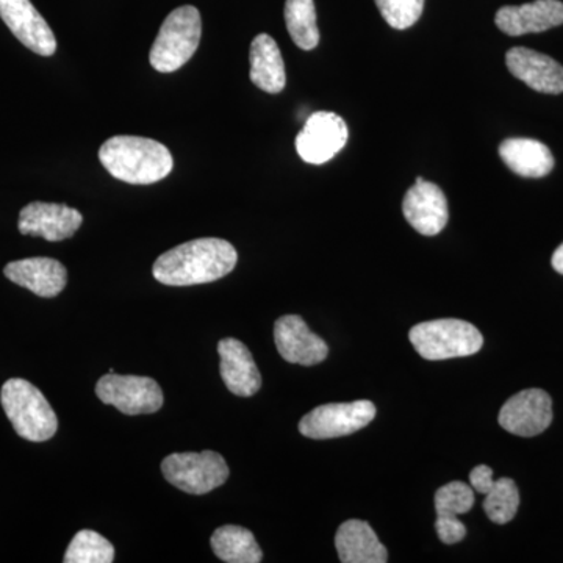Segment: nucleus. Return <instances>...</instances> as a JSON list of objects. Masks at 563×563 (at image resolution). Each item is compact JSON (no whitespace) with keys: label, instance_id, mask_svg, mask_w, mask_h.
<instances>
[{"label":"nucleus","instance_id":"f257e3e1","mask_svg":"<svg viewBox=\"0 0 563 563\" xmlns=\"http://www.w3.org/2000/svg\"><path fill=\"white\" fill-rule=\"evenodd\" d=\"M239 254L221 239H199L165 252L154 263L155 280L169 287H190L220 280L233 272Z\"/></svg>","mask_w":563,"mask_h":563},{"label":"nucleus","instance_id":"f03ea898","mask_svg":"<svg viewBox=\"0 0 563 563\" xmlns=\"http://www.w3.org/2000/svg\"><path fill=\"white\" fill-rule=\"evenodd\" d=\"M99 161L114 179L132 185L161 181L174 166L172 152L165 144L131 135L107 140L99 150Z\"/></svg>","mask_w":563,"mask_h":563},{"label":"nucleus","instance_id":"7ed1b4c3","mask_svg":"<svg viewBox=\"0 0 563 563\" xmlns=\"http://www.w3.org/2000/svg\"><path fill=\"white\" fill-rule=\"evenodd\" d=\"M0 402L14 431L29 442H47L58 429V418L43 393L24 379H10L0 391Z\"/></svg>","mask_w":563,"mask_h":563},{"label":"nucleus","instance_id":"20e7f679","mask_svg":"<svg viewBox=\"0 0 563 563\" xmlns=\"http://www.w3.org/2000/svg\"><path fill=\"white\" fill-rule=\"evenodd\" d=\"M201 35V13L196 7L184 5L172 11L152 46V68L163 74L180 69L198 51Z\"/></svg>","mask_w":563,"mask_h":563},{"label":"nucleus","instance_id":"39448f33","mask_svg":"<svg viewBox=\"0 0 563 563\" xmlns=\"http://www.w3.org/2000/svg\"><path fill=\"white\" fill-rule=\"evenodd\" d=\"M415 350L426 361L468 357L481 351L483 333L472 322L462 320H433L413 325L409 332Z\"/></svg>","mask_w":563,"mask_h":563},{"label":"nucleus","instance_id":"423d86ee","mask_svg":"<svg viewBox=\"0 0 563 563\" xmlns=\"http://www.w3.org/2000/svg\"><path fill=\"white\" fill-rule=\"evenodd\" d=\"M162 473L169 484L190 495H206L229 479L228 463L214 451L168 455Z\"/></svg>","mask_w":563,"mask_h":563},{"label":"nucleus","instance_id":"0eeeda50","mask_svg":"<svg viewBox=\"0 0 563 563\" xmlns=\"http://www.w3.org/2000/svg\"><path fill=\"white\" fill-rule=\"evenodd\" d=\"M374 417L372 401L324 404L302 418L299 432L312 440L339 439L366 428Z\"/></svg>","mask_w":563,"mask_h":563},{"label":"nucleus","instance_id":"6e6552de","mask_svg":"<svg viewBox=\"0 0 563 563\" xmlns=\"http://www.w3.org/2000/svg\"><path fill=\"white\" fill-rule=\"evenodd\" d=\"M96 395L103 404L117 407L124 415H150L163 407L161 385L151 377L106 374L96 385Z\"/></svg>","mask_w":563,"mask_h":563},{"label":"nucleus","instance_id":"1a4fd4ad","mask_svg":"<svg viewBox=\"0 0 563 563\" xmlns=\"http://www.w3.org/2000/svg\"><path fill=\"white\" fill-rule=\"evenodd\" d=\"M347 136L350 132L346 122L339 114L317 111L296 136V150L303 162L322 165L332 161L346 146Z\"/></svg>","mask_w":563,"mask_h":563},{"label":"nucleus","instance_id":"9d476101","mask_svg":"<svg viewBox=\"0 0 563 563\" xmlns=\"http://www.w3.org/2000/svg\"><path fill=\"white\" fill-rule=\"evenodd\" d=\"M498 421L503 429L514 435H539L553 421V399L539 388L517 393L504 404Z\"/></svg>","mask_w":563,"mask_h":563},{"label":"nucleus","instance_id":"9b49d317","mask_svg":"<svg viewBox=\"0 0 563 563\" xmlns=\"http://www.w3.org/2000/svg\"><path fill=\"white\" fill-rule=\"evenodd\" d=\"M0 18L25 47L41 57H51L57 51L54 32L31 0H0Z\"/></svg>","mask_w":563,"mask_h":563},{"label":"nucleus","instance_id":"f8f14e48","mask_svg":"<svg viewBox=\"0 0 563 563\" xmlns=\"http://www.w3.org/2000/svg\"><path fill=\"white\" fill-rule=\"evenodd\" d=\"M84 217L65 203L32 202L20 213L22 235L41 236L47 242H63L79 231Z\"/></svg>","mask_w":563,"mask_h":563},{"label":"nucleus","instance_id":"ddd939ff","mask_svg":"<svg viewBox=\"0 0 563 563\" xmlns=\"http://www.w3.org/2000/svg\"><path fill=\"white\" fill-rule=\"evenodd\" d=\"M274 342L284 361L295 365L313 366L324 362L328 344L298 314L282 317L274 324Z\"/></svg>","mask_w":563,"mask_h":563},{"label":"nucleus","instance_id":"4468645a","mask_svg":"<svg viewBox=\"0 0 563 563\" xmlns=\"http://www.w3.org/2000/svg\"><path fill=\"white\" fill-rule=\"evenodd\" d=\"M404 217L421 235L433 236L443 231L450 220L444 192L431 181L418 177L402 202Z\"/></svg>","mask_w":563,"mask_h":563},{"label":"nucleus","instance_id":"2eb2a0df","mask_svg":"<svg viewBox=\"0 0 563 563\" xmlns=\"http://www.w3.org/2000/svg\"><path fill=\"white\" fill-rule=\"evenodd\" d=\"M499 31L510 36L540 33L563 24L561 0H536L525 5H507L495 18Z\"/></svg>","mask_w":563,"mask_h":563},{"label":"nucleus","instance_id":"dca6fc26","mask_svg":"<svg viewBox=\"0 0 563 563\" xmlns=\"http://www.w3.org/2000/svg\"><path fill=\"white\" fill-rule=\"evenodd\" d=\"M506 65L518 80L544 95L563 92V66L554 58L528 47H514L507 52Z\"/></svg>","mask_w":563,"mask_h":563},{"label":"nucleus","instance_id":"f3484780","mask_svg":"<svg viewBox=\"0 0 563 563\" xmlns=\"http://www.w3.org/2000/svg\"><path fill=\"white\" fill-rule=\"evenodd\" d=\"M3 274L13 284L27 288L41 298H55L65 290L68 272L60 262L49 257L24 258L11 262Z\"/></svg>","mask_w":563,"mask_h":563},{"label":"nucleus","instance_id":"a211bd4d","mask_svg":"<svg viewBox=\"0 0 563 563\" xmlns=\"http://www.w3.org/2000/svg\"><path fill=\"white\" fill-rule=\"evenodd\" d=\"M220 372L229 391L236 396H254L261 390L262 376L251 351L240 340L224 339L218 344Z\"/></svg>","mask_w":563,"mask_h":563},{"label":"nucleus","instance_id":"6ab92c4d","mask_svg":"<svg viewBox=\"0 0 563 563\" xmlns=\"http://www.w3.org/2000/svg\"><path fill=\"white\" fill-rule=\"evenodd\" d=\"M335 548L343 563H385L387 548L377 539L372 526L362 520H347L335 536Z\"/></svg>","mask_w":563,"mask_h":563},{"label":"nucleus","instance_id":"aec40b11","mask_svg":"<svg viewBox=\"0 0 563 563\" xmlns=\"http://www.w3.org/2000/svg\"><path fill=\"white\" fill-rule=\"evenodd\" d=\"M499 157L510 172L529 179L548 176L554 168L553 154L542 141L531 139L503 141L499 146Z\"/></svg>","mask_w":563,"mask_h":563},{"label":"nucleus","instance_id":"412c9836","mask_svg":"<svg viewBox=\"0 0 563 563\" xmlns=\"http://www.w3.org/2000/svg\"><path fill=\"white\" fill-rule=\"evenodd\" d=\"M251 80L269 95L284 91L287 85L285 63L279 46L266 33L255 36L251 44Z\"/></svg>","mask_w":563,"mask_h":563},{"label":"nucleus","instance_id":"4be33fe9","mask_svg":"<svg viewBox=\"0 0 563 563\" xmlns=\"http://www.w3.org/2000/svg\"><path fill=\"white\" fill-rule=\"evenodd\" d=\"M211 550L218 559L228 563H258L263 553L254 533L242 526L228 525L211 536Z\"/></svg>","mask_w":563,"mask_h":563},{"label":"nucleus","instance_id":"5701e85b","mask_svg":"<svg viewBox=\"0 0 563 563\" xmlns=\"http://www.w3.org/2000/svg\"><path fill=\"white\" fill-rule=\"evenodd\" d=\"M285 22L291 40L299 49L313 51L320 43L313 0H287Z\"/></svg>","mask_w":563,"mask_h":563},{"label":"nucleus","instance_id":"b1692460","mask_svg":"<svg viewBox=\"0 0 563 563\" xmlns=\"http://www.w3.org/2000/svg\"><path fill=\"white\" fill-rule=\"evenodd\" d=\"M113 561V544L101 533L90 529L77 532L63 559L65 563H111Z\"/></svg>","mask_w":563,"mask_h":563},{"label":"nucleus","instance_id":"393cba45","mask_svg":"<svg viewBox=\"0 0 563 563\" xmlns=\"http://www.w3.org/2000/svg\"><path fill=\"white\" fill-rule=\"evenodd\" d=\"M520 507V492L509 477L495 481L485 495L484 510L493 523L506 525L514 520Z\"/></svg>","mask_w":563,"mask_h":563},{"label":"nucleus","instance_id":"a878e982","mask_svg":"<svg viewBox=\"0 0 563 563\" xmlns=\"http://www.w3.org/2000/svg\"><path fill=\"white\" fill-rule=\"evenodd\" d=\"M473 506V487L461 481L443 485L435 493L437 517H457L470 512Z\"/></svg>","mask_w":563,"mask_h":563},{"label":"nucleus","instance_id":"bb28decb","mask_svg":"<svg viewBox=\"0 0 563 563\" xmlns=\"http://www.w3.org/2000/svg\"><path fill=\"white\" fill-rule=\"evenodd\" d=\"M388 25L406 31L417 24L424 9V0H374Z\"/></svg>","mask_w":563,"mask_h":563},{"label":"nucleus","instance_id":"cd10ccee","mask_svg":"<svg viewBox=\"0 0 563 563\" xmlns=\"http://www.w3.org/2000/svg\"><path fill=\"white\" fill-rule=\"evenodd\" d=\"M435 529L439 539L446 544L462 542L466 536L465 525L457 517H437Z\"/></svg>","mask_w":563,"mask_h":563},{"label":"nucleus","instance_id":"c85d7f7f","mask_svg":"<svg viewBox=\"0 0 563 563\" xmlns=\"http://www.w3.org/2000/svg\"><path fill=\"white\" fill-rule=\"evenodd\" d=\"M493 484H495V479H493L490 466L479 465L470 473V485H472L474 492L481 493V495H487Z\"/></svg>","mask_w":563,"mask_h":563},{"label":"nucleus","instance_id":"c756f323","mask_svg":"<svg viewBox=\"0 0 563 563\" xmlns=\"http://www.w3.org/2000/svg\"><path fill=\"white\" fill-rule=\"evenodd\" d=\"M551 263H553V268L555 272L563 274V243L558 247V250L554 251Z\"/></svg>","mask_w":563,"mask_h":563}]
</instances>
